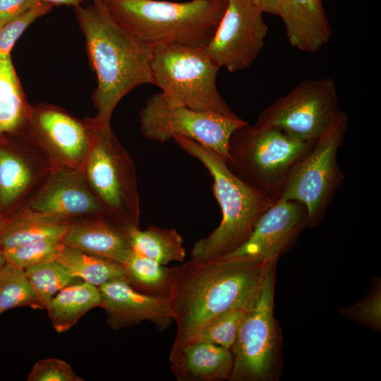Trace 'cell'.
<instances>
[{"mask_svg": "<svg viewBox=\"0 0 381 381\" xmlns=\"http://www.w3.org/2000/svg\"><path fill=\"white\" fill-rule=\"evenodd\" d=\"M105 3L118 23L145 44L205 48L220 22L227 0H113Z\"/></svg>", "mask_w": 381, "mask_h": 381, "instance_id": "cell-4", "label": "cell"}, {"mask_svg": "<svg viewBox=\"0 0 381 381\" xmlns=\"http://www.w3.org/2000/svg\"><path fill=\"white\" fill-rule=\"evenodd\" d=\"M133 250L162 265L183 262L186 257L182 236L173 228L150 225L145 230L135 227L131 231Z\"/></svg>", "mask_w": 381, "mask_h": 381, "instance_id": "cell-25", "label": "cell"}, {"mask_svg": "<svg viewBox=\"0 0 381 381\" xmlns=\"http://www.w3.org/2000/svg\"><path fill=\"white\" fill-rule=\"evenodd\" d=\"M263 13L250 0H227L220 22L204 48L220 68L236 72L253 64L268 32Z\"/></svg>", "mask_w": 381, "mask_h": 381, "instance_id": "cell-12", "label": "cell"}, {"mask_svg": "<svg viewBox=\"0 0 381 381\" xmlns=\"http://www.w3.org/2000/svg\"><path fill=\"white\" fill-rule=\"evenodd\" d=\"M135 227L109 212L87 215L70 221L62 243L123 264L133 251L131 231Z\"/></svg>", "mask_w": 381, "mask_h": 381, "instance_id": "cell-18", "label": "cell"}, {"mask_svg": "<svg viewBox=\"0 0 381 381\" xmlns=\"http://www.w3.org/2000/svg\"><path fill=\"white\" fill-rule=\"evenodd\" d=\"M315 142L247 122L231 135L226 162L241 181L276 200L294 166Z\"/></svg>", "mask_w": 381, "mask_h": 381, "instance_id": "cell-6", "label": "cell"}, {"mask_svg": "<svg viewBox=\"0 0 381 381\" xmlns=\"http://www.w3.org/2000/svg\"><path fill=\"white\" fill-rule=\"evenodd\" d=\"M63 246L62 238L52 237L3 251L6 262L25 270L34 265L56 260Z\"/></svg>", "mask_w": 381, "mask_h": 381, "instance_id": "cell-30", "label": "cell"}, {"mask_svg": "<svg viewBox=\"0 0 381 381\" xmlns=\"http://www.w3.org/2000/svg\"><path fill=\"white\" fill-rule=\"evenodd\" d=\"M263 13L279 15L282 0H250Z\"/></svg>", "mask_w": 381, "mask_h": 381, "instance_id": "cell-35", "label": "cell"}, {"mask_svg": "<svg viewBox=\"0 0 381 381\" xmlns=\"http://www.w3.org/2000/svg\"><path fill=\"white\" fill-rule=\"evenodd\" d=\"M169 361L178 381L229 380L233 368L231 350L200 339L172 345Z\"/></svg>", "mask_w": 381, "mask_h": 381, "instance_id": "cell-19", "label": "cell"}, {"mask_svg": "<svg viewBox=\"0 0 381 381\" xmlns=\"http://www.w3.org/2000/svg\"><path fill=\"white\" fill-rule=\"evenodd\" d=\"M104 2H109V1H113V0H102Z\"/></svg>", "mask_w": 381, "mask_h": 381, "instance_id": "cell-39", "label": "cell"}, {"mask_svg": "<svg viewBox=\"0 0 381 381\" xmlns=\"http://www.w3.org/2000/svg\"><path fill=\"white\" fill-rule=\"evenodd\" d=\"M28 381H82L71 365L66 361L56 358L38 361L32 366Z\"/></svg>", "mask_w": 381, "mask_h": 381, "instance_id": "cell-33", "label": "cell"}, {"mask_svg": "<svg viewBox=\"0 0 381 381\" xmlns=\"http://www.w3.org/2000/svg\"><path fill=\"white\" fill-rule=\"evenodd\" d=\"M54 167L26 134L0 138V210L5 217L26 204Z\"/></svg>", "mask_w": 381, "mask_h": 381, "instance_id": "cell-14", "label": "cell"}, {"mask_svg": "<svg viewBox=\"0 0 381 381\" xmlns=\"http://www.w3.org/2000/svg\"><path fill=\"white\" fill-rule=\"evenodd\" d=\"M74 277L97 287L124 279L122 264L64 245L56 260Z\"/></svg>", "mask_w": 381, "mask_h": 381, "instance_id": "cell-24", "label": "cell"}, {"mask_svg": "<svg viewBox=\"0 0 381 381\" xmlns=\"http://www.w3.org/2000/svg\"><path fill=\"white\" fill-rule=\"evenodd\" d=\"M52 6L38 2L30 10L0 27V59L11 56L17 40L37 19L48 13Z\"/></svg>", "mask_w": 381, "mask_h": 381, "instance_id": "cell-31", "label": "cell"}, {"mask_svg": "<svg viewBox=\"0 0 381 381\" xmlns=\"http://www.w3.org/2000/svg\"><path fill=\"white\" fill-rule=\"evenodd\" d=\"M74 8L97 78L92 97L97 114L91 119L99 124L111 125L115 108L126 95L138 86L154 83L153 47L140 42L119 25L102 0Z\"/></svg>", "mask_w": 381, "mask_h": 381, "instance_id": "cell-2", "label": "cell"}, {"mask_svg": "<svg viewBox=\"0 0 381 381\" xmlns=\"http://www.w3.org/2000/svg\"><path fill=\"white\" fill-rule=\"evenodd\" d=\"M380 308V287L377 286L371 289L370 293L363 301L344 308L341 312L352 320L378 329L381 324Z\"/></svg>", "mask_w": 381, "mask_h": 381, "instance_id": "cell-32", "label": "cell"}, {"mask_svg": "<svg viewBox=\"0 0 381 381\" xmlns=\"http://www.w3.org/2000/svg\"><path fill=\"white\" fill-rule=\"evenodd\" d=\"M26 205L69 220L109 212L91 190L82 169L66 167H54Z\"/></svg>", "mask_w": 381, "mask_h": 381, "instance_id": "cell-16", "label": "cell"}, {"mask_svg": "<svg viewBox=\"0 0 381 381\" xmlns=\"http://www.w3.org/2000/svg\"><path fill=\"white\" fill-rule=\"evenodd\" d=\"M20 306L36 308V298L25 270L6 262L0 270V315Z\"/></svg>", "mask_w": 381, "mask_h": 381, "instance_id": "cell-28", "label": "cell"}, {"mask_svg": "<svg viewBox=\"0 0 381 381\" xmlns=\"http://www.w3.org/2000/svg\"><path fill=\"white\" fill-rule=\"evenodd\" d=\"M91 131V145L81 168L91 190L107 210L140 227V205L136 171L128 152L111 125L85 119Z\"/></svg>", "mask_w": 381, "mask_h": 381, "instance_id": "cell-7", "label": "cell"}, {"mask_svg": "<svg viewBox=\"0 0 381 381\" xmlns=\"http://www.w3.org/2000/svg\"><path fill=\"white\" fill-rule=\"evenodd\" d=\"M6 260L3 250L0 248V270L3 266L6 264Z\"/></svg>", "mask_w": 381, "mask_h": 381, "instance_id": "cell-37", "label": "cell"}, {"mask_svg": "<svg viewBox=\"0 0 381 381\" xmlns=\"http://www.w3.org/2000/svg\"><path fill=\"white\" fill-rule=\"evenodd\" d=\"M140 130L149 140L161 143L176 136L194 140L215 152L226 162L233 133L247 121L240 117L169 105L161 92L150 96L139 112Z\"/></svg>", "mask_w": 381, "mask_h": 381, "instance_id": "cell-10", "label": "cell"}, {"mask_svg": "<svg viewBox=\"0 0 381 381\" xmlns=\"http://www.w3.org/2000/svg\"><path fill=\"white\" fill-rule=\"evenodd\" d=\"M30 107L11 56L0 59V138L25 133Z\"/></svg>", "mask_w": 381, "mask_h": 381, "instance_id": "cell-22", "label": "cell"}, {"mask_svg": "<svg viewBox=\"0 0 381 381\" xmlns=\"http://www.w3.org/2000/svg\"><path fill=\"white\" fill-rule=\"evenodd\" d=\"M126 280L140 292L168 298L171 289L170 267L133 250L122 264Z\"/></svg>", "mask_w": 381, "mask_h": 381, "instance_id": "cell-26", "label": "cell"}, {"mask_svg": "<svg viewBox=\"0 0 381 381\" xmlns=\"http://www.w3.org/2000/svg\"><path fill=\"white\" fill-rule=\"evenodd\" d=\"M173 139L210 172L222 212L219 226L193 244L190 260L206 262L224 257L246 241L259 217L275 200L238 179L226 160L210 148L183 137Z\"/></svg>", "mask_w": 381, "mask_h": 381, "instance_id": "cell-3", "label": "cell"}, {"mask_svg": "<svg viewBox=\"0 0 381 381\" xmlns=\"http://www.w3.org/2000/svg\"><path fill=\"white\" fill-rule=\"evenodd\" d=\"M348 126V116L340 111L330 127L296 162L279 198L301 203L308 212V226L323 220L344 176L337 155Z\"/></svg>", "mask_w": 381, "mask_h": 381, "instance_id": "cell-9", "label": "cell"}, {"mask_svg": "<svg viewBox=\"0 0 381 381\" xmlns=\"http://www.w3.org/2000/svg\"><path fill=\"white\" fill-rule=\"evenodd\" d=\"M255 298L245 305L231 308L216 317L193 339L205 341L231 350L246 313Z\"/></svg>", "mask_w": 381, "mask_h": 381, "instance_id": "cell-29", "label": "cell"}, {"mask_svg": "<svg viewBox=\"0 0 381 381\" xmlns=\"http://www.w3.org/2000/svg\"><path fill=\"white\" fill-rule=\"evenodd\" d=\"M36 298V308L44 309L49 301L61 289L82 282L72 276L56 260L46 262L25 270Z\"/></svg>", "mask_w": 381, "mask_h": 381, "instance_id": "cell-27", "label": "cell"}, {"mask_svg": "<svg viewBox=\"0 0 381 381\" xmlns=\"http://www.w3.org/2000/svg\"><path fill=\"white\" fill-rule=\"evenodd\" d=\"M278 16L289 43L301 52L315 53L329 41L332 29L322 0H282Z\"/></svg>", "mask_w": 381, "mask_h": 381, "instance_id": "cell-20", "label": "cell"}, {"mask_svg": "<svg viewBox=\"0 0 381 381\" xmlns=\"http://www.w3.org/2000/svg\"><path fill=\"white\" fill-rule=\"evenodd\" d=\"M340 111L332 78L308 79L263 109L255 124L277 128L298 140L315 142Z\"/></svg>", "mask_w": 381, "mask_h": 381, "instance_id": "cell-11", "label": "cell"}, {"mask_svg": "<svg viewBox=\"0 0 381 381\" xmlns=\"http://www.w3.org/2000/svg\"><path fill=\"white\" fill-rule=\"evenodd\" d=\"M277 262L269 266L231 349V381H272L281 372V332L274 316Z\"/></svg>", "mask_w": 381, "mask_h": 381, "instance_id": "cell-8", "label": "cell"}, {"mask_svg": "<svg viewBox=\"0 0 381 381\" xmlns=\"http://www.w3.org/2000/svg\"><path fill=\"white\" fill-rule=\"evenodd\" d=\"M99 287L85 282L70 284L59 291L45 309L59 333L70 329L89 310L102 307Z\"/></svg>", "mask_w": 381, "mask_h": 381, "instance_id": "cell-23", "label": "cell"}, {"mask_svg": "<svg viewBox=\"0 0 381 381\" xmlns=\"http://www.w3.org/2000/svg\"><path fill=\"white\" fill-rule=\"evenodd\" d=\"M274 261L224 257L170 267L168 299L176 325L173 345L194 339L216 317L250 302Z\"/></svg>", "mask_w": 381, "mask_h": 381, "instance_id": "cell-1", "label": "cell"}, {"mask_svg": "<svg viewBox=\"0 0 381 381\" xmlns=\"http://www.w3.org/2000/svg\"><path fill=\"white\" fill-rule=\"evenodd\" d=\"M5 219H6V217H4V215L2 214V212L0 210V231L3 228V226L5 222Z\"/></svg>", "mask_w": 381, "mask_h": 381, "instance_id": "cell-38", "label": "cell"}, {"mask_svg": "<svg viewBox=\"0 0 381 381\" xmlns=\"http://www.w3.org/2000/svg\"><path fill=\"white\" fill-rule=\"evenodd\" d=\"M25 134L54 167L81 169L89 152L92 135L85 121L48 104L31 105Z\"/></svg>", "mask_w": 381, "mask_h": 381, "instance_id": "cell-13", "label": "cell"}, {"mask_svg": "<svg viewBox=\"0 0 381 381\" xmlns=\"http://www.w3.org/2000/svg\"><path fill=\"white\" fill-rule=\"evenodd\" d=\"M102 308L112 329H120L148 321L163 331L174 321L168 298L138 291L124 279L110 281L99 286Z\"/></svg>", "mask_w": 381, "mask_h": 381, "instance_id": "cell-17", "label": "cell"}, {"mask_svg": "<svg viewBox=\"0 0 381 381\" xmlns=\"http://www.w3.org/2000/svg\"><path fill=\"white\" fill-rule=\"evenodd\" d=\"M38 2L37 0H0V27L22 16Z\"/></svg>", "mask_w": 381, "mask_h": 381, "instance_id": "cell-34", "label": "cell"}, {"mask_svg": "<svg viewBox=\"0 0 381 381\" xmlns=\"http://www.w3.org/2000/svg\"><path fill=\"white\" fill-rule=\"evenodd\" d=\"M151 67L153 85L169 105L239 117L221 96L217 86L220 67L204 48L156 45Z\"/></svg>", "mask_w": 381, "mask_h": 381, "instance_id": "cell-5", "label": "cell"}, {"mask_svg": "<svg viewBox=\"0 0 381 381\" xmlns=\"http://www.w3.org/2000/svg\"><path fill=\"white\" fill-rule=\"evenodd\" d=\"M307 226L306 207L298 202L278 198L259 217L246 241L224 257L277 260Z\"/></svg>", "mask_w": 381, "mask_h": 381, "instance_id": "cell-15", "label": "cell"}, {"mask_svg": "<svg viewBox=\"0 0 381 381\" xmlns=\"http://www.w3.org/2000/svg\"><path fill=\"white\" fill-rule=\"evenodd\" d=\"M70 221L25 204L6 217L0 231V248L5 250L47 238H63Z\"/></svg>", "mask_w": 381, "mask_h": 381, "instance_id": "cell-21", "label": "cell"}, {"mask_svg": "<svg viewBox=\"0 0 381 381\" xmlns=\"http://www.w3.org/2000/svg\"><path fill=\"white\" fill-rule=\"evenodd\" d=\"M39 2L54 6H73L80 5L83 0H37Z\"/></svg>", "mask_w": 381, "mask_h": 381, "instance_id": "cell-36", "label": "cell"}]
</instances>
